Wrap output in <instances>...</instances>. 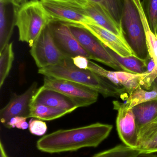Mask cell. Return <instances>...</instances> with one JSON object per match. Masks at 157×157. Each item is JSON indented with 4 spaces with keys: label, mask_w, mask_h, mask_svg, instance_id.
Returning a JSON list of instances; mask_svg holds the SVG:
<instances>
[{
    "label": "cell",
    "mask_w": 157,
    "mask_h": 157,
    "mask_svg": "<svg viewBox=\"0 0 157 157\" xmlns=\"http://www.w3.org/2000/svg\"><path fill=\"white\" fill-rule=\"evenodd\" d=\"M106 48L111 55L118 62L124 71L135 74L147 72L146 60L140 59L136 56L122 57L108 47Z\"/></svg>",
    "instance_id": "obj_17"
},
{
    "label": "cell",
    "mask_w": 157,
    "mask_h": 157,
    "mask_svg": "<svg viewBox=\"0 0 157 157\" xmlns=\"http://www.w3.org/2000/svg\"><path fill=\"white\" fill-rule=\"evenodd\" d=\"M32 103L62 109L71 112L79 108L72 99L66 95L43 86L38 88L33 96Z\"/></svg>",
    "instance_id": "obj_14"
},
{
    "label": "cell",
    "mask_w": 157,
    "mask_h": 157,
    "mask_svg": "<svg viewBox=\"0 0 157 157\" xmlns=\"http://www.w3.org/2000/svg\"><path fill=\"white\" fill-rule=\"evenodd\" d=\"M88 15L100 26L106 29L118 36L124 38L121 29L116 25L108 12L100 5L88 1L84 5Z\"/></svg>",
    "instance_id": "obj_15"
},
{
    "label": "cell",
    "mask_w": 157,
    "mask_h": 157,
    "mask_svg": "<svg viewBox=\"0 0 157 157\" xmlns=\"http://www.w3.org/2000/svg\"><path fill=\"white\" fill-rule=\"evenodd\" d=\"M40 1L53 21L81 25L96 23L88 15L84 8V5L67 1Z\"/></svg>",
    "instance_id": "obj_6"
},
{
    "label": "cell",
    "mask_w": 157,
    "mask_h": 157,
    "mask_svg": "<svg viewBox=\"0 0 157 157\" xmlns=\"http://www.w3.org/2000/svg\"><path fill=\"white\" fill-rule=\"evenodd\" d=\"M121 28L125 40L138 58L149 57L143 24L134 0H125Z\"/></svg>",
    "instance_id": "obj_4"
},
{
    "label": "cell",
    "mask_w": 157,
    "mask_h": 157,
    "mask_svg": "<svg viewBox=\"0 0 157 157\" xmlns=\"http://www.w3.org/2000/svg\"><path fill=\"white\" fill-rule=\"evenodd\" d=\"M13 42H10L0 51V88L9 75L14 59Z\"/></svg>",
    "instance_id": "obj_21"
},
{
    "label": "cell",
    "mask_w": 157,
    "mask_h": 157,
    "mask_svg": "<svg viewBox=\"0 0 157 157\" xmlns=\"http://www.w3.org/2000/svg\"><path fill=\"white\" fill-rule=\"evenodd\" d=\"M56 1H67V2H76L82 5H84L87 2L88 0H52Z\"/></svg>",
    "instance_id": "obj_33"
},
{
    "label": "cell",
    "mask_w": 157,
    "mask_h": 157,
    "mask_svg": "<svg viewBox=\"0 0 157 157\" xmlns=\"http://www.w3.org/2000/svg\"><path fill=\"white\" fill-rule=\"evenodd\" d=\"M88 70L94 72L95 73L100 75L101 77L106 78L110 82L119 87H122L117 78V75L115 72L110 71L106 70L100 65L89 60Z\"/></svg>",
    "instance_id": "obj_26"
},
{
    "label": "cell",
    "mask_w": 157,
    "mask_h": 157,
    "mask_svg": "<svg viewBox=\"0 0 157 157\" xmlns=\"http://www.w3.org/2000/svg\"><path fill=\"white\" fill-rule=\"evenodd\" d=\"M71 113L66 110L32 103L30 106V118L50 121L59 119Z\"/></svg>",
    "instance_id": "obj_19"
},
{
    "label": "cell",
    "mask_w": 157,
    "mask_h": 157,
    "mask_svg": "<svg viewBox=\"0 0 157 157\" xmlns=\"http://www.w3.org/2000/svg\"><path fill=\"white\" fill-rule=\"evenodd\" d=\"M28 129L32 134L37 136H42L46 133L48 127L46 123L43 121L32 118L29 122Z\"/></svg>",
    "instance_id": "obj_27"
},
{
    "label": "cell",
    "mask_w": 157,
    "mask_h": 157,
    "mask_svg": "<svg viewBox=\"0 0 157 157\" xmlns=\"http://www.w3.org/2000/svg\"><path fill=\"white\" fill-rule=\"evenodd\" d=\"M38 89V83L34 82L24 93L13 94L8 103L0 111L1 123L4 125L15 116L30 118L32 98Z\"/></svg>",
    "instance_id": "obj_10"
},
{
    "label": "cell",
    "mask_w": 157,
    "mask_h": 157,
    "mask_svg": "<svg viewBox=\"0 0 157 157\" xmlns=\"http://www.w3.org/2000/svg\"><path fill=\"white\" fill-rule=\"evenodd\" d=\"M38 72L44 76L69 80L86 86L104 98L121 97L126 92L123 87L117 86L94 72L77 68L70 58H65L57 65L38 69Z\"/></svg>",
    "instance_id": "obj_2"
},
{
    "label": "cell",
    "mask_w": 157,
    "mask_h": 157,
    "mask_svg": "<svg viewBox=\"0 0 157 157\" xmlns=\"http://www.w3.org/2000/svg\"><path fill=\"white\" fill-rule=\"evenodd\" d=\"M141 3L149 27L151 30L156 35L157 0H143Z\"/></svg>",
    "instance_id": "obj_25"
},
{
    "label": "cell",
    "mask_w": 157,
    "mask_h": 157,
    "mask_svg": "<svg viewBox=\"0 0 157 157\" xmlns=\"http://www.w3.org/2000/svg\"><path fill=\"white\" fill-rule=\"evenodd\" d=\"M100 5L108 12L116 25L121 28V22L125 0H88Z\"/></svg>",
    "instance_id": "obj_22"
},
{
    "label": "cell",
    "mask_w": 157,
    "mask_h": 157,
    "mask_svg": "<svg viewBox=\"0 0 157 157\" xmlns=\"http://www.w3.org/2000/svg\"><path fill=\"white\" fill-rule=\"evenodd\" d=\"M112 125L96 123L73 129L59 130L40 138L37 143L39 151L58 154L77 151L84 147L98 146L109 135Z\"/></svg>",
    "instance_id": "obj_1"
},
{
    "label": "cell",
    "mask_w": 157,
    "mask_h": 157,
    "mask_svg": "<svg viewBox=\"0 0 157 157\" xmlns=\"http://www.w3.org/2000/svg\"><path fill=\"white\" fill-rule=\"evenodd\" d=\"M89 60L82 56H77L72 58L74 64L77 68L82 70H88Z\"/></svg>",
    "instance_id": "obj_30"
},
{
    "label": "cell",
    "mask_w": 157,
    "mask_h": 157,
    "mask_svg": "<svg viewBox=\"0 0 157 157\" xmlns=\"http://www.w3.org/2000/svg\"><path fill=\"white\" fill-rule=\"evenodd\" d=\"M141 153L137 148L122 144L96 154L92 157H136Z\"/></svg>",
    "instance_id": "obj_24"
},
{
    "label": "cell",
    "mask_w": 157,
    "mask_h": 157,
    "mask_svg": "<svg viewBox=\"0 0 157 157\" xmlns=\"http://www.w3.org/2000/svg\"><path fill=\"white\" fill-rule=\"evenodd\" d=\"M117 78L122 87L130 95L141 85L142 80L148 75V73L141 74L131 73L123 71H115Z\"/></svg>",
    "instance_id": "obj_23"
},
{
    "label": "cell",
    "mask_w": 157,
    "mask_h": 157,
    "mask_svg": "<svg viewBox=\"0 0 157 157\" xmlns=\"http://www.w3.org/2000/svg\"><path fill=\"white\" fill-rule=\"evenodd\" d=\"M45 87L59 91L72 99L80 107H84L96 102L99 93L86 86L65 80L44 76Z\"/></svg>",
    "instance_id": "obj_7"
},
{
    "label": "cell",
    "mask_w": 157,
    "mask_h": 157,
    "mask_svg": "<svg viewBox=\"0 0 157 157\" xmlns=\"http://www.w3.org/2000/svg\"><path fill=\"white\" fill-rule=\"evenodd\" d=\"M156 35H157V32H156Z\"/></svg>",
    "instance_id": "obj_35"
},
{
    "label": "cell",
    "mask_w": 157,
    "mask_h": 157,
    "mask_svg": "<svg viewBox=\"0 0 157 157\" xmlns=\"http://www.w3.org/2000/svg\"><path fill=\"white\" fill-rule=\"evenodd\" d=\"M26 0H15L16 2L18 3H20L22 2H24Z\"/></svg>",
    "instance_id": "obj_34"
},
{
    "label": "cell",
    "mask_w": 157,
    "mask_h": 157,
    "mask_svg": "<svg viewBox=\"0 0 157 157\" xmlns=\"http://www.w3.org/2000/svg\"><path fill=\"white\" fill-rule=\"evenodd\" d=\"M157 98V86L153 87L151 90H146L142 88L141 85L130 94L126 102L122 103L128 109H132L138 104L149 101Z\"/></svg>",
    "instance_id": "obj_20"
},
{
    "label": "cell",
    "mask_w": 157,
    "mask_h": 157,
    "mask_svg": "<svg viewBox=\"0 0 157 157\" xmlns=\"http://www.w3.org/2000/svg\"><path fill=\"white\" fill-rule=\"evenodd\" d=\"M27 118L20 116H15L12 118L4 126L8 129L17 128L21 130H26L29 128V123L27 122Z\"/></svg>",
    "instance_id": "obj_28"
},
{
    "label": "cell",
    "mask_w": 157,
    "mask_h": 157,
    "mask_svg": "<svg viewBox=\"0 0 157 157\" xmlns=\"http://www.w3.org/2000/svg\"><path fill=\"white\" fill-rule=\"evenodd\" d=\"M138 130L157 118V98L132 108Z\"/></svg>",
    "instance_id": "obj_18"
},
{
    "label": "cell",
    "mask_w": 157,
    "mask_h": 157,
    "mask_svg": "<svg viewBox=\"0 0 157 157\" xmlns=\"http://www.w3.org/2000/svg\"><path fill=\"white\" fill-rule=\"evenodd\" d=\"M20 6L15 0H0V51L9 43Z\"/></svg>",
    "instance_id": "obj_12"
},
{
    "label": "cell",
    "mask_w": 157,
    "mask_h": 157,
    "mask_svg": "<svg viewBox=\"0 0 157 157\" xmlns=\"http://www.w3.org/2000/svg\"><path fill=\"white\" fill-rule=\"evenodd\" d=\"M136 157H157V155L154 154V153H142Z\"/></svg>",
    "instance_id": "obj_32"
},
{
    "label": "cell",
    "mask_w": 157,
    "mask_h": 157,
    "mask_svg": "<svg viewBox=\"0 0 157 157\" xmlns=\"http://www.w3.org/2000/svg\"><path fill=\"white\" fill-rule=\"evenodd\" d=\"M55 45L66 58L82 56L91 59L73 35L65 22L53 21L48 25Z\"/></svg>",
    "instance_id": "obj_9"
},
{
    "label": "cell",
    "mask_w": 157,
    "mask_h": 157,
    "mask_svg": "<svg viewBox=\"0 0 157 157\" xmlns=\"http://www.w3.org/2000/svg\"><path fill=\"white\" fill-rule=\"evenodd\" d=\"M113 103L114 109L118 111L116 125L119 136L124 144L136 148L138 129L132 109H126L122 103L119 101H113Z\"/></svg>",
    "instance_id": "obj_11"
},
{
    "label": "cell",
    "mask_w": 157,
    "mask_h": 157,
    "mask_svg": "<svg viewBox=\"0 0 157 157\" xmlns=\"http://www.w3.org/2000/svg\"><path fill=\"white\" fill-rule=\"evenodd\" d=\"M136 148L141 153L157 152V118L139 129Z\"/></svg>",
    "instance_id": "obj_16"
},
{
    "label": "cell",
    "mask_w": 157,
    "mask_h": 157,
    "mask_svg": "<svg viewBox=\"0 0 157 157\" xmlns=\"http://www.w3.org/2000/svg\"><path fill=\"white\" fill-rule=\"evenodd\" d=\"M66 23L77 40L90 56L91 59L103 63L116 71H123L118 62L110 54L106 46L83 25Z\"/></svg>",
    "instance_id": "obj_5"
},
{
    "label": "cell",
    "mask_w": 157,
    "mask_h": 157,
    "mask_svg": "<svg viewBox=\"0 0 157 157\" xmlns=\"http://www.w3.org/2000/svg\"><path fill=\"white\" fill-rule=\"evenodd\" d=\"M83 25L105 46L120 56H136L125 39L118 36L96 23Z\"/></svg>",
    "instance_id": "obj_13"
},
{
    "label": "cell",
    "mask_w": 157,
    "mask_h": 157,
    "mask_svg": "<svg viewBox=\"0 0 157 157\" xmlns=\"http://www.w3.org/2000/svg\"><path fill=\"white\" fill-rule=\"evenodd\" d=\"M0 157H8L2 141L0 142Z\"/></svg>",
    "instance_id": "obj_31"
},
{
    "label": "cell",
    "mask_w": 157,
    "mask_h": 157,
    "mask_svg": "<svg viewBox=\"0 0 157 157\" xmlns=\"http://www.w3.org/2000/svg\"><path fill=\"white\" fill-rule=\"evenodd\" d=\"M157 78V66H156L154 70L150 73H148L144 78L142 80L141 86L147 90L149 89Z\"/></svg>",
    "instance_id": "obj_29"
},
{
    "label": "cell",
    "mask_w": 157,
    "mask_h": 157,
    "mask_svg": "<svg viewBox=\"0 0 157 157\" xmlns=\"http://www.w3.org/2000/svg\"><path fill=\"white\" fill-rule=\"evenodd\" d=\"M53 21L38 0H31L20 5L16 26L19 41L26 42L31 48L42 30Z\"/></svg>",
    "instance_id": "obj_3"
},
{
    "label": "cell",
    "mask_w": 157,
    "mask_h": 157,
    "mask_svg": "<svg viewBox=\"0 0 157 157\" xmlns=\"http://www.w3.org/2000/svg\"><path fill=\"white\" fill-rule=\"evenodd\" d=\"M29 52L38 69L57 65L66 58L55 45L48 25L35 40Z\"/></svg>",
    "instance_id": "obj_8"
}]
</instances>
